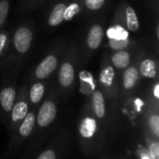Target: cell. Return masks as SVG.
I'll list each match as a JSON object with an SVG mask.
<instances>
[{"mask_svg": "<svg viewBox=\"0 0 159 159\" xmlns=\"http://www.w3.org/2000/svg\"><path fill=\"white\" fill-rule=\"evenodd\" d=\"M11 111H12V114H11L12 120L14 122H19L22 120L27 115L28 105L25 102H19L15 105H13Z\"/></svg>", "mask_w": 159, "mask_h": 159, "instance_id": "13", "label": "cell"}, {"mask_svg": "<svg viewBox=\"0 0 159 159\" xmlns=\"http://www.w3.org/2000/svg\"><path fill=\"white\" fill-rule=\"evenodd\" d=\"M149 126L152 132L157 136H159V116L157 115H154L149 119Z\"/></svg>", "mask_w": 159, "mask_h": 159, "instance_id": "21", "label": "cell"}, {"mask_svg": "<svg viewBox=\"0 0 159 159\" xmlns=\"http://www.w3.org/2000/svg\"><path fill=\"white\" fill-rule=\"evenodd\" d=\"M159 85L158 84H157L156 85V87H155V89H154V95H155V97L157 98V99H158L159 98Z\"/></svg>", "mask_w": 159, "mask_h": 159, "instance_id": "28", "label": "cell"}, {"mask_svg": "<svg viewBox=\"0 0 159 159\" xmlns=\"http://www.w3.org/2000/svg\"><path fill=\"white\" fill-rule=\"evenodd\" d=\"M33 40V33L27 27H20L19 28L15 34H14V46L16 50L20 53H26L30 47Z\"/></svg>", "mask_w": 159, "mask_h": 159, "instance_id": "1", "label": "cell"}, {"mask_svg": "<svg viewBox=\"0 0 159 159\" xmlns=\"http://www.w3.org/2000/svg\"><path fill=\"white\" fill-rule=\"evenodd\" d=\"M6 43H7V35L5 34L1 33L0 34V55L3 52L4 48H5Z\"/></svg>", "mask_w": 159, "mask_h": 159, "instance_id": "27", "label": "cell"}, {"mask_svg": "<svg viewBox=\"0 0 159 159\" xmlns=\"http://www.w3.org/2000/svg\"><path fill=\"white\" fill-rule=\"evenodd\" d=\"M140 71L144 77L155 78L157 75V65L154 61L146 59L142 62Z\"/></svg>", "mask_w": 159, "mask_h": 159, "instance_id": "15", "label": "cell"}, {"mask_svg": "<svg viewBox=\"0 0 159 159\" xmlns=\"http://www.w3.org/2000/svg\"><path fill=\"white\" fill-rule=\"evenodd\" d=\"M112 62L118 69H126L130 62L129 53L126 50H118L112 56Z\"/></svg>", "mask_w": 159, "mask_h": 159, "instance_id": "9", "label": "cell"}, {"mask_svg": "<svg viewBox=\"0 0 159 159\" xmlns=\"http://www.w3.org/2000/svg\"><path fill=\"white\" fill-rule=\"evenodd\" d=\"M56 114L57 108L55 103L51 101L45 102L38 112L37 118L35 121L40 127L46 128L53 122L56 117Z\"/></svg>", "mask_w": 159, "mask_h": 159, "instance_id": "2", "label": "cell"}, {"mask_svg": "<svg viewBox=\"0 0 159 159\" xmlns=\"http://www.w3.org/2000/svg\"><path fill=\"white\" fill-rule=\"evenodd\" d=\"M114 80H115V70L112 66L107 65L100 73V81L104 87L110 88L113 86Z\"/></svg>", "mask_w": 159, "mask_h": 159, "instance_id": "16", "label": "cell"}, {"mask_svg": "<svg viewBox=\"0 0 159 159\" xmlns=\"http://www.w3.org/2000/svg\"><path fill=\"white\" fill-rule=\"evenodd\" d=\"M79 12V6L76 3H73L66 7L63 13V20H70L75 15Z\"/></svg>", "mask_w": 159, "mask_h": 159, "instance_id": "19", "label": "cell"}, {"mask_svg": "<svg viewBox=\"0 0 159 159\" xmlns=\"http://www.w3.org/2000/svg\"><path fill=\"white\" fill-rule=\"evenodd\" d=\"M82 89L85 88V90H92L94 89V82H93V75L87 71H82L79 74Z\"/></svg>", "mask_w": 159, "mask_h": 159, "instance_id": "18", "label": "cell"}, {"mask_svg": "<svg viewBox=\"0 0 159 159\" xmlns=\"http://www.w3.org/2000/svg\"><path fill=\"white\" fill-rule=\"evenodd\" d=\"M104 2L105 0H85V5L90 10H97L104 5Z\"/></svg>", "mask_w": 159, "mask_h": 159, "instance_id": "23", "label": "cell"}, {"mask_svg": "<svg viewBox=\"0 0 159 159\" xmlns=\"http://www.w3.org/2000/svg\"><path fill=\"white\" fill-rule=\"evenodd\" d=\"M103 37V30L102 26L95 24L93 25L87 36V45L89 48L95 49L100 47Z\"/></svg>", "mask_w": 159, "mask_h": 159, "instance_id": "5", "label": "cell"}, {"mask_svg": "<svg viewBox=\"0 0 159 159\" xmlns=\"http://www.w3.org/2000/svg\"><path fill=\"white\" fill-rule=\"evenodd\" d=\"M97 130V122L92 117H85L79 124V133L85 139H90Z\"/></svg>", "mask_w": 159, "mask_h": 159, "instance_id": "6", "label": "cell"}, {"mask_svg": "<svg viewBox=\"0 0 159 159\" xmlns=\"http://www.w3.org/2000/svg\"><path fill=\"white\" fill-rule=\"evenodd\" d=\"M45 93V87L41 83H36L33 85L30 90V100L33 103L39 102Z\"/></svg>", "mask_w": 159, "mask_h": 159, "instance_id": "17", "label": "cell"}, {"mask_svg": "<svg viewBox=\"0 0 159 159\" xmlns=\"http://www.w3.org/2000/svg\"><path fill=\"white\" fill-rule=\"evenodd\" d=\"M58 61L54 55L47 56L36 67L35 69V76L38 79H45L47 78L55 69L57 66Z\"/></svg>", "mask_w": 159, "mask_h": 159, "instance_id": "3", "label": "cell"}, {"mask_svg": "<svg viewBox=\"0 0 159 159\" xmlns=\"http://www.w3.org/2000/svg\"><path fill=\"white\" fill-rule=\"evenodd\" d=\"M16 98V91L13 88H5L0 92V104L6 112H10Z\"/></svg>", "mask_w": 159, "mask_h": 159, "instance_id": "7", "label": "cell"}, {"mask_svg": "<svg viewBox=\"0 0 159 159\" xmlns=\"http://www.w3.org/2000/svg\"><path fill=\"white\" fill-rule=\"evenodd\" d=\"M9 9V4L7 0H4L0 3V26L5 22Z\"/></svg>", "mask_w": 159, "mask_h": 159, "instance_id": "22", "label": "cell"}, {"mask_svg": "<svg viewBox=\"0 0 159 159\" xmlns=\"http://www.w3.org/2000/svg\"><path fill=\"white\" fill-rule=\"evenodd\" d=\"M92 107L97 117L102 118L105 116V102L101 91H95L92 95Z\"/></svg>", "mask_w": 159, "mask_h": 159, "instance_id": "8", "label": "cell"}, {"mask_svg": "<svg viewBox=\"0 0 159 159\" xmlns=\"http://www.w3.org/2000/svg\"><path fill=\"white\" fill-rule=\"evenodd\" d=\"M129 42L127 39H112L110 38V45L115 49H122L128 46Z\"/></svg>", "mask_w": 159, "mask_h": 159, "instance_id": "24", "label": "cell"}, {"mask_svg": "<svg viewBox=\"0 0 159 159\" xmlns=\"http://www.w3.org/2000/svg\"><path fill=\"white\" fill-rule=\"evenodd\" d=\"M108 35L112 39H127L128 34L119 27L111 28L108 32Z\"/></svg>", "mask_w": 159, "mask_h": 159, "instance_id": "20", "label": "cell"}, {"mask_svg": "<svg viewBox=\"0 0 159 159\" xmlns=\"http://www.w3.org/2000/svg\"><path fill=\"white\" fill-rule=\"evenodd\" d=\"M56 157L57 156L52 150H47L37 157L38 159H55Z\"/></svg>", "mask_w": 159, "mask_h": 159, "instance_id": "26", "label": "cell"}, {"mask_svg": "<svg viewBox=\"0 0 159 159\" xmlns=\"http://www.w3.org/2000/svg\"><path fill=\"white\" fill-rule=\"evenodd\" d=\"M75 80V69L70 62H64L59 73V81L62 87H70Z\"/></svg>", "mask_w": 159, "mask_h": 159, "instance_id": "4", "label": "cell"}, {"mask_svg": "<svg viewBox=\"0 0 159 159\" xmlns=\"http://www.w3.org/2000/svg\"><path fill=\"white\" fill-rule=\"evenodd\" d=\"M66 7V5L64 3H59L57 4L48 18V23L51 26H57L60 23L62 22L63 20V13H64V9Z\"/></svg>", "mask_w": 159, "mask_h": 159, "instance_id": "10", "label": "cell"}, {"mask_svg": "<svg viewBox=\"0 0 159 159\" xmlns=\"http://www.w3.org/2000/svg\"><path fill=\"white\" fill-rule=\"evenodd\" d=\"M126 23L128 29L131 32H136L140 28V23L137 14L135 10L130 7H129L126 10Z\"/></svg>", "mask_w": 159, "mask_h": 159, "instance_id": "14", "label": "cell"}, {"mask_svg": "<svg viewBox=\"0 0 159 159\" xmlns=\"http://www.w3.org/2000/svg\"><path fill=\"white\" fill-rule=\"evenodd\" d=\"M35 120L36 119H35L34 113H30L25 116V117L23 118V121L20 127V129H19L20 135L21 137H28L31 134V132L33 131V129L34 127Z\"/></svg>", "mask_w": 159, "mask_h": 159, "instance_id": "12", "label": "cell"}, {"mask_svg": "<svg viewBox=\"0 0 159 159\" xmlns=\"http://www.w3.org/2000/svg\"><path fill=\"white\" fill-rule=\"evenodd\" d=\"M149 154L150 157L154 159H157L159 157V143L154 142L150 144L149 147Z\"/></svg>", "mask_w": 159, "mask_h": 159, "instance_id": "25", "label": "cell"}, {"mask_svg": "<svg viewBox=\"0 0 159 159\" xmlns=\"http://www.w3.org/2000/svg\"><path fill=\"white\" fill-rule=\"evenodd\" d=\"M139 73L135 67L127 68L123 75V86L126 89H131L138 80Z\"/></svg>", "mask_w": 159, "mask_h": 159, "instance_id": "11", "label": "cell"}]
</instances>
